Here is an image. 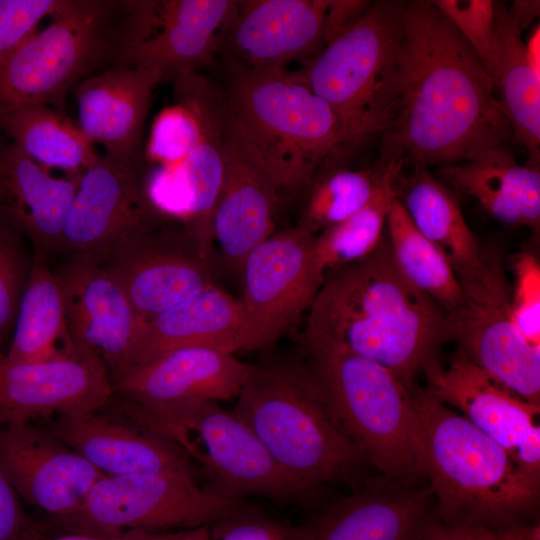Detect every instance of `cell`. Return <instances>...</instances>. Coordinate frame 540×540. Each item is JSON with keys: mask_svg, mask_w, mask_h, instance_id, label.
Listing matches in <instances>:
<instances>
[{"mask_svg": "<svg viewBox=\"0 0 540 540\" xmlns=\"http://www.w3.org/2000/svg\"><path fill=\"white\" fill-rule=\"evenodd\" d=\"M398 63L399 104L383 157L441 167L513 139L491 77L432 1L405 2Z\"/></svg>", "mask_w": 540, "mask_h": 540, "instance_id": "6da1fadb", "label": "cell"}, {"mask_svg": "<svg viewBox=\"0 0 540 540\" xmlns=\"http://www.w3.org/2000/svg\"><path fill=\"white\" fill-rule=\"evenodd\" d=\"M308 311L303 344L370 359L410 390L452 341L447 313L403 276L386 234L368 256L328 273Z\"/></svg>", "mask_w": 540, "mask_h": 540, "instance_id": "7a4b0ae2", "label": "cell"}, {"mask_svg": "<svg viewBox=\"0 0 540 540\" xmlns=\"http://www.w3.org/2000/svg\"><path fill=\"white\" fill-rule=\"evenodd\" d=\"M412 397L436 518L448 525L493 529L526 525L538 503L539 481L427 388L415 387Z\"/></svg>", "mask_w": 540, "mask_h": 540, "instance_id": "3957f363", "label": "cell"}, {"mask_svg": "<svg viewBox=\"0 0 540 540\" xmlns=\"http://www.w3.org/2000/svg\"><path fill=\"white\" fill-rule=\"evenodd\" d=\"M154 0H65L0 67V119L24 106L59 110L87 78L121 65L145 36Z\"/></svg>", "mask_w": 540, "mask_h": 540, "instance_id": "277c9868", "label": "cell"}, {"mask_svg": "<svg viewBox=\"0 0 540 540\" xmlns=\"http://www.w3.org/2000/svg\"><path fill=\"white\" fill-rule=\"evenodd\" d=\"M227 71V117L261 158L279 198L301 193L323 164L340 161L339 121L299 70Z\"/></svg>", "mask_w": 540, "mask_h": 540, "instance_id": "5b68a950", "label": "cell"}, {"mask_svg": "<svg viewBox=\"0 0 540 540\" xmlns=\"http://www.w3.org/2000/svg\"><path fill=\"white\" fill-rule=\"evenodd\" d=\"M230 411L278 466L309 491L348 479L364 462L329 417L304 359L252 364Z\"/></svg>", "mask_w": 540, "mask_h": 540, "instance_id": "8992f818", "label": "cell"}, {"mask_svg": "<svg viewBox=\"0 0 540 540\" xmlns=\"http://www.w3.org/2000/svg\"><path fill=\"white\" fill-rule=\"evenodd\" d=\"M325 409L363 458L390 477H424L412 390L378 363L341 348L303 344Z\"/></svg>", "mask_w": 540, "mask_h": 540, "instance_id": "52a82bcc", "label": "cell"}, {"mask_svg": "<svg viewBox=\"0 0 540 540\" xmlns=\"http://www.w3.org/2000/svg\"><path fill=\"white\" fill-rule=\"evenodd\" d=\"M404 1H373L360 21L299 70L336 115L340 160L393 125L399 104Z\"/></svg>", "mask_w": 540, "mask_h": 540, "instance_id": "ba28073f", "label": "cell"}, {"mask_svg": "<svg viewBox=\"0 0 540 540\" xmlns=\"http://www.w3.org/2000/svg\"><path fill=\"white\" fill-rule=\"evenodd\" d=\"M108 409L177 446L215 492L243 499L302 500L311 491L286 474L253 432L219 402L144 405L113 394Z\"/></svg>", "mask_w": 540, "mask_h": 540, "instance_id": "9c48e42d", "label": "cell"}, {"mask_svg": "<svg viewBox=\"0 0 540 540\" xmlns=\"http://www.w3.org/2000/svg\"><path fill=\"white\" fill-rule=\"evenodd\" d=\"M454 271L461 297L448 315L452 340L480 368L540 405V348L530 345L515 324L503 251L484 246L474 264Z\"/></svg>", "mask_w": 540, "mask_h": 540, "instance_id": "30bf717a", "label": "cell"}, {"mask_svg": "<svg viewBox=\"0 0 540 540\" xmlns=\"http://www.w3.org/2000/svg\"><path fill=\"white\" fill-rule=\"evenodd\" d=\"M245 505L244 499L200 486L197 476L185 472L106 475L61 523L72 533L100 536L131 529L176 531L209 526Z\"/></svg>", "mask_w": 540, "mask_h": 540, "instance_id": "8fae6325", "label": "cell"}, {"mask_svg": "<svg viewBox=\"0 0 540 540\" xmlns=\"http://www.w3.org/2000/svg\"><path fill=\"white\" fill-rule=\"evenodd\" d=\"M314 239L294 226L274 232L245 258L239 276L246 351L270 346L309 310L323 283L313 260Z\"/></svg>", "mask_w": 540, "mask_h": 540, "instance_id": "7c38bea8", "label": "cell"}, {"mask_svg": "<svg viewBox=\"0 0 540 540\" xmlns=\"http://www.w3.org/2000/svg\"><path fill=\"white\" fill-rule=\"evenodd\" d=\"M91 254L120 281L143 323L215 285L213 261L175 220Z\"/></svg>", "mask_w": 540, "mask_h": 540, "instance_id": "4fadbf2b", "label": "cell"}, {"mask_svg": "<svg viewBox=\"0 0 540 540\" xmlns=\"http://www.w3.org/2000/svg\"><path fill=\"white\" fill-rule=\"evenodd\" d=\"M171 220L149 198L142 165L99 155L80 176L59 250L100 253Z\"/></svg>", "mask_w": 540, "mask_h": 540, "instance_id": "5bb4252c", "label": "cell"}, {"mask_svg": "<svg viewBox=\"0 0 540 540\" xmlns=\"http://www.w3.org/2000/svg\"><path fill=\"white\" fill-rule=\"evenodd\" d=\"M423 374L437 399L457 410L539 481L540 405L520 397L458 348L446 367L437 360Z\"/></svg>", "mask_w": 540, "mask_h": 540, "instance_id": "9a60e30c", "label": "cell"}, {"mask_svg": "<svg viewBox=\"0 0 540 540\" xmlns=\"http://www.w3.org/2000/svg\"><path fill=\"white\" fill-rule=\"evenodd\" d=\"M113 394L104 364L85 353L34 363L0 353V428L93 413Z\"/></svg>", "mask_w": 540, "mask_h": 540, "instance_id": "2e32d148", "label": "cell"}, {"mask_svg": "<svg viewBox=\"0 0 540 540\" xmlns=\"http://www.w3.org/2000/svg\"><path fill=\"white\" fill-rule=\"evenodd\" d=\"M56 274L74 347L101 361L113 384L127 362L142 319L120 281L93 254H72Z\"/></svg>", "mask_w": 540, "mask_h": 540, "instance_id": "e0dca14e", "label": "cell"}, {"mask_svg": "<svg viewBox=\"0 0 540 540\" xmlns=\"http://www.w3.org/2000/svg\"><path fill=\"white\" fill-rule=\"evenodd\" d=\"M0 470L19 497L60 522L74 515L106 476L33 423L0 428Z\"/></svg>", "mask_w": 540, "mask_h": 540, "instance_id": "ac0fdd59", "label": "cell"}, {"mask_svg": "<svg viewBox=\"0 0 540 540\" xmlns=\"http://www.w3.org/2000/svg\"><path fill=\"white\" fill-rule=\"evenodd\" d=\"M280 198L261 158L227 117L223 174L212 216L221 262L240 275L248 254L274 233Z\"/></svg>", "mask_w": 540, "mask_h": 540, "instance_id": "d6986e66", "label": "cell"}, {"mask_svg": "<svg viewBox=\"0 0 540 540\" xmlns=\"http://www.w3.org/2000/svg\"><path fill=\"white\" fill-rule=\"evenodd\" d=\"M327 0H242L226 28L220 54L227 69H286L323 49Z\"/></svg>", "mask_w": 540, "mask_h": 540, "instance_id": "ffe728a7", "label": "cell"}, {"mask_svg": "<svg viewBox=\"0 0 540 540\" xmlns=\"http://www.w3.org/2000/svg\"><path fill=\"white\" fill-rule=\"evenodd\" d=\"M237 0H155L147 33L121 65L156 71L162 82L200 71L220 54Z\"/></svg>", "mask_w": 540, "mask_h": 540, "instance_id": "44dd1931", "label": "cell"}, {"mask_svg": "<svg viewBox=\"0 0 540 540\" xmlns=\"http://www.w3.org/2000/svg\"><path fill=\"white\" fill-rule=\"evenodd\" d=\"M423 477L383 475L312 521L315 540H418L436 519Z\"/></svg>", "mask_w": 540, "mask_h": 540, "instance_id": "7402d4cb", "label": "cell"}, {"mask_svg": "<svg viewBox=\"0 0 540 540\" xmlns=\"http://www.w3.org/2000/svg\"><path fill=\"white\" fill-rule=\"evenodd\" d=\"M57 417L40 425L109 476L185 472L197 466L174 444L107 410Z\"/></svg>", "mask_w": 540, "mask_h": 540, "instance_id": "603a6c76", "label": "cell"}, {"mask_svg": "<svg viewBox=\"0 0 540 540\" xmlns=\"http://www.w3.org/2000/svg\"><path fill=\"white\" fill-rule=\"evenodd\" d=\"M160 75L141 66L118 65L81 82L72 92L78 126L105 154L142 165L141 139L154 89Z\"/></svg>", "mask_w": 540, "mask_h": 540, "instance_id": "cb8c5ba5", "label": "cell"}, {"mask_svg": "<svg viewBox=\"0 0 540 540\" xmlns=\"http://www.w3.org/2000/svg\"><path fill=\"white\" fill-rule=\"evenodd\" d=\"M252 364L209 347L169 351L136 367L113 384L114 394L144 405L236 398Z\"/></svg>", "mask_w": 540, "mask_h": 540, "instance_id": "d4e9b609", "label": "cell"}, {"mask_svg": "<svg viewBox=\"0 0 540 540\" xmlns=\"http://www.w3.org/2000/svg\"><path fill=\"white\" fill-rule=\"evenodd\" d=\"M246 346L241 300L214 285L144 322L113 384L130 370L175 349L209 347L234 354L246 351Z\"/></svg>", "mask_w": 540, "mask_h": 540, "instance_id": "484cf974", "label": "cell"}, {"mask_svg": "<svg viewBox=\"0 0 540 540\" xmlns=\"http://www.w3.org/2000/svg\"><path fill=\"white\" fill-rule=\"evenodd\" d=\"M80 177H57L0 131V223L45 251L59 250Z\"/></svg>", "mask_w": 540, "mask_h": 540, "instance_id": "4316f807", "label": "cell"}, {"mask_svg": "<svg viewBox=\"0 0 540 540\" xmlns=\"http://www.w3.org/2000/svg\"><path fill=\"white\" fill-rule=\"evenodd\" d=\"M5 357L13 362H44L78 350L69 335L62 288L46 252L34 247L30 275L23 291Z\"/></svg>", "mask_w": 540, "mask_h": 540, "instance_id": "83f0119b", "label": "cell"}, {"mask_svg": "<svg viewBox=\"0 0 540 540\" xmlns=\"http://www.w3.org/2000/svg\"><path fill=\"white\" fill-rule=\"evenodd\" d=\"M413 163L398 177V199L418 231L447 257L453 269L474 264L482 246L468 226L458 198L429 167Z\"/></svg>", "mask_w": 540, "mask_h": 540, "instance_id": "f1b7e54d", "label": "cell"}, {"mask_svg": "<svg viewBox=\"0 0 540 540\" xmlns=\"http://www.w3.org/2000/svg\"><path fill=\"white\" fill-rule=\"evenodd\" d=\"M497 65L492 81L509 120L513 138L539 163L540 73L529 65L525 43L512 23L507 6L495 1Z\"/></svg>", "mask_w": 540, "mask_h": 540, "instance_id": "f546056e", "label": "cell"}, {"mask_svg": "<svg viewBox=\"0 0 540 540\" xmlns=\"http://www.w3.org/2000/svg\"><path fill=\"white\" fill-rule=\"evenodd\" d=\"M0 131L36 163L67 176L80 177L99 156L77 124L44 104L24 106L2 117Z\"/></svg>", "mask_w": 540, "mask_h": 540, "instance_id": "4dcf8cb0", "label": "cell"}, {"mask_svg": "<svg viewBox=\"0 0 540 540\" xmlns=\"http://www.w3.org/2000/svg\"><path fill=\"white\" fill-rule=\"evenodd\" d=\"M436 172L452 191L473 198L494 219L509 226H524L518 201L529 183V170L517 163L507 147L437 167Z\"/></svg>", "mask_w": 540, "mask_h": 540, "instance_id": "1f68e13d", "label": "cell"}, {"mask_svg": "<svg viewBox=\"0 0 540 540\" xmlns=\"http://www.w3.org/2000/svg\"><path fill=\"white\" fill-rule=\"evenodd\" d=\"M399 159L383 157L376 166L359 170L322 165L301 191L296 226L316 236L342 222L370 201Z\"/></svg>", "mask_w": 540, "mask_h": 540, "instance_id": "d6a6232c", "label": "cell"}, {"mask_svg": "<svg viewBox=\"0 0 540 540\" xmlns=\"http://www.w3.org/2000/svg\"><path fill=\"white\" fill-rule=\"evenodd\" d=\"M386 235L403 276L451 314L461 297L455 271L444 253L418 231L398 197L388 212Z\"/></svg>", "mask_w": 540, "mask_h": 540, "instance_id": "836d02e7", "label": "cell"}, {"mask_svg": "<svg viewBox=\"0 0 540 540\" xmlns=\"http://www.w3.org/2000/svg\"><path fill=\"white\" fill-rule=\"evenodd\" d=\"M405 163L404 159L395 162L379 190L362 208L315 236L313 260L323 281L328 273L376 249L386 231L389 209L398 197L397 181Z\"/></svg>", "mask_w": 540, "mask_h": 540, "instance_id": "e575fe53", "label": "cell"}, {"mask_svg": "<svg viewBox=\"0 0 540 540\" xmlns=\"http://www.w3.org/2000/svg\"><path fill=\"white\" fill-rule=\"evenodd\" d=\"M432 3L467 42L492 79L497 65L495 1L433 0Z\"/></svg>", "mask_w": 540, "mask_h": 540, "instance_id": "d590c367", "label": "cell"}, {"mask_svg": "<svg viewBox=\"0 0 540 540\" xmlns=\"http://www.w3.org/2000/svg\"><path fill=\"white\" fill-rule=\"evenodd\" d=\"M31 266L24 238L0 223V353L13 330Z\"/></svg>", "mask_w": 540, "mask_h": 540, "instance_id": "8d00e7d4", "label": "cell"}, {"mask_svg": "<svg viewBox=\"0 0 540 540\" xmlns=\"http://www.w3.org/2000/svg\"><path fill=\"white\" fill-rule=\"evenodd\" d=\"M210 540H315L312 523L293 525L247 504L208 526Z\"/></svg>", "mask_w": 540, "mask_h": 540, "instance_id": "74e56055", "label": "cell"}, {"mask_svg": "<svg viewBox=\"0 0 540 540\" xmlns=\"http://www.w3.org/2000/svg\"><path fill=\"white\" fill-rule=\"evenodd\" d=\"M514 283L511 302L515 324L522 337L540 348V262L536 253L522 251L511 259Z\"/></svg>", "mask_w": 540, "mask_h": 540, "instance_id": "f35d334b", "label": "cell"}, {"mask_svg": "<svg viewBox=\"0 0 540 540\" xmlns=\"http://www.w3.org/2000/svg\"><path fill=\"white\" fill-rule=\"evenodd\" d=\"M64 0H0V67L46 17H52Z\"/></svg>", "mask_w": 540, "mask_h": 540, "instance_id": "ab89813d", "label": "cell"}, {"mask_svg": "<svg viewBox=\"0 0 540 540\" xmlns=\"http://www.w3.org/2000/svg\"><path fill=\"white\" fill-rule=\"evenodd\" d=\"M532 526L493 529L484 526L448 525L436 518L418 540H530Z\"/></svg>", "mask_w": 540, "mask_h": 540, "instance_id": "60d3db41", "label": "cell"}, {"mask_svg": "<svg viewBox=\"0 0 540 540\" xmlns=\"http://www.w3.org/2000/svg\"><path fill=\"white\" fill-rule=\"evenodd\" d=\"M38 526L28 517L20 497L0 470V540H20Z\"/></svg>", "mask_w": 540, "mask_h": 540, "instance_id": "b9f144b4", "label": "cell"}, {"mask_svg": "<svg viewBox=\"0 0 540 540\" xmlns=\"http://www.w3.org/2000/svg\"><path fill=\"white\" fill-rule=\"evenodd\" d=\"M372 2L367 0H327L323 20V48L353 28L366 14Z\"/></svg>", "mask_w": 540, "mask_h": 540, "instance_id": "7bdbcfd3", "label": "cell"}, {"mask_svg": "<svg viewBox=\"0 0 540 540\" xmlns=\"http://www.w3.org/2000/svg\"><path fill=\"white\" fill-rule=\"evenodd\" d=\"M20 540H160V531L131 529L114 536H100L82 533H70L48 538L40 525L25 534Z\"/></svg>", "mask_w": 540, "mask_h": 540, "instance_id": "ee69618b", "label": "cell"}, {"mask_svg": "<svg viewBox=\"0 0 540 540\" xmlns=\"http://www.w3.org/2000/svg\"><path fill=\"white\" fill-rule=\"evenodd\" d=\"M508 15L519 32L528 28L540 15L539 0H514L507 6Z\"/></svg>", "mask_w": 540, "mask_h": 540, "instance_id": "f6af8a7d", "label": "cell"}, {"mask_svg": "<svg viewBox=\"0 0 540 540\" xmlns=\"http://www.w3.org/2000/svg\"><path fill=\"white\" fill-rule=\"evenodd\" d=\"M525 43V52L531 68L540 73V26H537L531 31Z\"/></svg>", "mask_w": 540, "mask_h": 540, "instance_id": "bcb514c9", "label": "cell"}, {"mask_svg": "<svg viewBox=\"0 0 540 540\" xmlns=\"http://www.w3.org/2000/svg\"><path fill=\"white\" fill-rule=\"evenodd\" d=\"M168 540H210L208 526L171 531Z\"/></svg>", "mask_w": 540, "mask_h": 540, "instance_id": "7dc6e473", "label": "cell"}, {"mask_svg": "<svg viewBox=\"0 0 540 540\" xmlns=\"http://www.w3.org/2000/svg\"><path fill=\"white\" fill-rule=\"evenodd\" d=\"M530 540H540V528L538 524L532 526Z\"/></svg>", "mask_w": 540, "mask_h": 540, "instance_id": "c3c4849f", "label": "cell"}]
</instances>
